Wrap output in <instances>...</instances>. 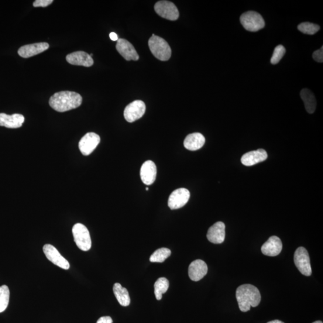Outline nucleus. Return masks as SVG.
<instances>
[{
    "label": "nucleus",
    "mask_w": 323,
    "mask_h": 323,
    "mask_svg": "<svg viewBox=\"0 0 323 323\" xmlns=\"http://www.w3.org/2000/svg\"><path fill=\"white\" fill-rule=\"evenodd\" d=\"M82 96L78 93L71 91H61L56 93L49 99V105L55 111L65 112L80 106Z\"/></svg>",
    "instance_id": "nucleus-1"
},
{
    "label": "nucleus",
    "mask_w": 323,
    "mask_h": 323,
    "mask_svg": "<svg viewBox=\"0 0 323 323\" xmlns=\"http://www.w3.org/2000/svg\"><path fill=\"white\" fill-rule=\"evenodd\" d=\"M236 298L240 310L246 312L251 307H256L261 301L260 291L252 284H244L236 289Z\"/></svg>",
    "instance_id": "nucleus-2"
},
{
    "label": "nucleus",
    "mask_w": 323,
    "mask_h": 323,
    "mask_svg": "<svg viewBox=\"0 0 323 323\" xmlns=\"http://www.w3.org/2000/svg\"><path fill=\"white\" fill-rule=\"evenodd\" d=\"M149 46L151 52L157 59L162 61H167L171 57V47L163 38L154 36L150 37L149 40Z\"/></svg>",
    "instance_id": "nucleus-3"
},
{
    "label": "nucleus",
    "mask_w": 323,
    "mask_h": 323,
    "mask_svg": "<svg viewBox=\"0 0 323 323\" xmlns=\"http://www.w3.org/2000/svg\"><path fill=\"white\" fill-rule=\"evenodd\" d=\"M74 240L79 249L87 252L91 248L92 240L88 228L82 223L74 225L73 229Z\"/></svg>",
    "instance_id": "nucleus-4"
},
{
    "label": "nucleus",
    "mask_w": 323,
    "mask_h": 323,
    "mask_svg": "<svg viewBox=\"0 0 323 323\" xmlns=\"http://www.w3.org/2000/svg\"><path fill=\"white\" fill-rule=\"evenodd\" d=\"M240 21L244 28L250 32H258L265 25L263 17L254 11L243 13L240 17Z\"/></svg>",
    "instance_id": "nucleus-5"
},
{
    "label": "nucleus",
    "mask_w": 323,
    "mask_h": 323,
    "mask_svg": "<svg viewBox=\"0 0 323 323\" xmlns=\"http://www.w3.org/2000/svg\"><path fill=\"white\" fill-rule=\"evenodd\" d=\"M294 262L295 266L302 274L305 276H310L312 269L308 251L304 247H299L294 253Z\"/></svg>",
    "instance_id": "nucleus-6"
},
{
    "label": "nucleus",
    "mask_w": 323,
    "mask_h": 323,
    "mask_svg": "<svg viewBox=\"0 0 323 323\" xmlns=\"http://www.w3.org/2000/svg\"><path fill=\"white\" fill-rule=\"evenodd\" d=\"M154 10L162 18L176 20L179 18V12L173 3L168 1H160L154 5Z\"/></svg>",
    "instance_id": "nucleus-7"
},
{
    "label": "nucleus",
    "mask_w": 323,
    "mask_h": 323,
    "mask_svg": "<svg viewBox=\"0 0 323 323\" xmlns=\"http://www.w3.org/2000/svg\"><path fill=\"white\" fill-rule=\"evenodd\" d=\"M146 104L143 101L136 100L126 106L124 117L127 122L132 123L142 118L146 112Z\"/></svg>",
    "instance_id": "nucleus-8"
},
{
    "label": "nucleus",
    "mask_w": 323,
    "mask_h": 323,
    "mask_svg": "<svg viewBox=\"0 0 323 323\" xmlns=\"http://www.w3.org/2000/svg\"><path fill=\"white\" fill-rule=\"evenodd\" d=\"M100 137L94 132L86 134L78 143L79 149L84 156L91 154L100 143Z\"/></svg>",
    "instance_id": "nucleus-9"
},
{
    "label": "nucleus",
    "mask_w": 323,
    "mask_h": 323,
    "mask_svg": "<svg viewBox=\"0 0 323 323\" xmlns=\"http://www.w3.org/2000/svg\"><path fill=\"white\" fill-rule=\"evenodd\" d=\"M190 197V192L186 189H178L170 195L168 199V207L171 209L181 208L187 203Z\"/></svg>",
    "instance_id": "nucleus-10"
},
{
    "label": "nucleus",
    "mask_w": 323,
    "mask_h": 323,
    "mask_svg": "<svg viewBox=\"0 0 323 323\" xmlns=\"http://www.w3.org/2000/svg\"><path fill=\"white\" fill-rule=\"evenodd\" d=\"M43 250L47 259L51 263L62 269L65 270L69 269L70 267L69 262L61 255L56 247L50 245H46L44 246Z\"/></svg>",
    "instance_id": "nucleus-11"
},
{
    "label": "nucleus",
    "mask_w": 323,
    "mask_h": 323,
    "mask_svg": "<svg viewBox=\"0 0 323 323\" xmlns=\"http://www.w3.org/2000/svg\"><path fill=\"white\" fill-rule=\"evenodd\" d=\"M116 49L121 56L126 61H138L139 54L137 53L135 47L128 40L119 39L117 41Z\"/></svg>",
    "instance_id": "nucleus-12"
},
{
    "label": "nucleus",
    "mask_w": 323,
    "mask_h": 323,
    "mask_svg": "<svg viewBox=\"0 0 323 323\" xmlns=\"http://www.w3.org/2000/svg\"><path fill=\"white\" fill-rule=\"evenodd\" d=\"M66 60L71 65L86 67H90L94 63V60L90 55L84 51H74L73 53L68 54L66 57Z\"/></svg>",
    "instance_id": "nucleus-13"
},
{
    "label": "nucleus",
    "mask_w": 323,
    "mask_h": 323,
    "mask_svg": "<svg viewBox=\"0 0 323 323\" xmlns=\"http://www.w3.org/2000/svg\"><path fill=\"white\" fill-rule=\"evenodd\" d=\"M208 272V266L204 261L198 259L192 262L189 267V276L191 280L198 281L203 278Z\"/></svg>",
    "instance_id": "nucleus-14"
},
{
    "label": "nucleus",
    "mask_w": 323,
    "mask_h": 323,
    "mask_svg": "<svg viewBox=\"0 0 323 323\" xmlns=\"http://www.w3.org/2000/svg\"><path fill=\"white\" fill-rule=\"evenodd\" d=\"M157 168L152 160H147L142 165L140 170V177L146 185L152 184L156 180Z\"/></svg>",
    "instance_id": "nucleus-15"
},
{
    "label": "nucleus",
    "mask_w": 323,
    "mask_h": 323,
    "mask_svg": "<svg viewBox=\"0 0 323 323\" xmlns=\"http://www.w3.org/2000/svg\"><path fill=\"white\" fill-rule=\"evenodd\" d=\"M49 47V44L45 42L27 44L20 47L18 52L20 57L29 58L43 52Z\"/></svg>",
    "instance_id": "nucleus-16"
},
{
    "label": "nucleus",
    "mask_w": 323,
    "mask_h": 323,
    "mask_svg": "<svg viewBox=\"0 0 323 323\" xmlns=\"http://www.w3.org/2000/svg\"><path fill=\"white\" fill-rule=\"evenodd\" d=\"M207 239L209 242L216 245L222 244L225 239V225L222 222L214 223L209 228Z\"/></svg>",
    "instance_id": "nucleus-17"
},
{
    "label": "nucleus",
    "mask_w": 323,
    "mask_h": 323,
    "mask_svg": "<svg viewBox=\"0 0 323 323\" xmlns=\"http://www.w3.org/2000/svg\"><path fill=\"white\" fill-rule=\"evenodd\" d=\"M282 249L283 244L281 239L278 236H273L263 244L261 250L264 255L274 257L280 254Z\"/></svg>",
    "instance_id": "nucleus-18"
},
{
    "label": "nucleus",
    "mask_w": 323,
    "mask_h": 323,
    "mask_svg": "<svg viewBox=\"0 0 323 323\" xmlns=\"http://www.w3.org/2000/svg\"><path fill=\"white\" fill-rule=\"evenodd\" d=\"M267 158V154L263 149H258L247 153L242 156L241 163L247 167L253 166L262 163Z\"/></svg>",
    "instance_id": "nucleus-19"
},
{
    "label": "nucleus",
    "mask_w": 323,
    "mask_h": 323,
    "mask_svg": "<svg viewBox=\"0 0 323 323\" xmlns=\"http://www.w3.org/2000/svg\"><path fill=\"white\" fill-rule=\"evenodd\" d=\"M25 121V118L20 114L8 115L5 113H0V126L6 128L16 129L21 127Z\"/></svg>",
    "instance_id": "nucleus-20"
},
{
    "label": "nucleus",
    "mask_w": 323,
    "mask_h": 323,
    "mask_svg": "<svg viewBox=\"0 0 323 323\" xmlns=\"http://www.w3.org/2000/svg\"><path fill=\"white\" fill-rule=\"evenodd\" d=\"M205 139L201 133L195 132L188 135L184 141V146L185 149L195 151L201 149L204 145Z\"/></svg>",
    "instance_id": "nucleus-21"
},
{
    "label": "nucleus",
    "mask_w": 323,
    "mask_h": 323,
    "mask_svg": "<svg viewBox=\"0 0 323 323\" xmlns=\"http://www.w3.org/2000/svg\"><path fill=\"white\" fill-rule=\"evenodd\" d=\"M300 95L302 100L304 102L306 111L309 114L314 113L316 109V106H317V101H316L313 93L309 90L308 89L305 88L302 89Z\"/></svg>",
    "instance_id": "nucleus-22"
},
{
    "label": "nucleus",
    "mask_w": 323,
    "mask_h": 323,
    "mask_svg": "<svg viewBox=\"0 0 323 323\" xmlns=\"http://www.w3.org/2000/svg\"><path fill=\"white\" fill-rule=\"evenodd\" d=\"M113 292L120 305L128 307L130 305V300L128 291L119 283H115L113 286Z\"/></svg>",
    "instance_id": "nucleus-23"
},
{
    "label": "nucleus",
    "mask_w": 323,
    "mask_h": 323,
    "mask_svg": "<svg viewBox=\"0 0 323 323\" xmlns=\"http://www.w3.org/2000/svg\"><path fill=\"white\" fill-rule=\"evenodd\" d=\"M170 283L167 278L164 277L159 278L154 283V294L156 300L160 301L163 298V295L166 293L168 288H169Z\"/></svg>",
    "instance_id": "nucleus-24"
},
{
    "label": "nucleus",
    "mask_w": 323,
    "mask_h": 323,
    "mask_svg": "<svg viewBox=\"0 0 323 323\" xmlns=\"http://www.w3.org/2000/svg\"><path fill=\"white\" fill-rule=\"evenodd\" d=\"M171 252L167 248H160L155 251L150 257V261L153 263H163L171 256Z\"/></svg>",
    "instance_id": "nucleus-25"
},
{
    "label": "nucleus",
    "mask_w": 323,
    "mask_h": 323,
    "mask_svg": "<svg viewBox=\"0 0 323 323\" xmlns=\"http://www.w3.org/2000/svg\"><path fill=\"white\" fill-rule=\"evenodd\" d=\"M10 298V291L8 286L4 285L0 287V313L8 308Z\"/></svg>",
    "instance_id": "nucleus-26"
},
{
    "label": "nucleus",
    "mask_w": 323,
    "mask_h": 323,
    "mask_svg": "<svg viewBox=\"0 0 323 323\" xmlns=\"http://www.w3.org/2000/svg\"><path fill=\"white\" fill-rule=\"evenodd\" d=\"M298 29L302 33L308 34V35H313L318 32L320 29V26L314 23L304 22L299 25Z\"/></svg>",
    "instance_id": "nucleus-27"
},
{
    "label": "nucleus",
    "mask_w": 323,
    "mask_h": 323,
    "mask_svg": "<svg viewBox=\"0 0 323 323\" xmlns=\"http://www.w3.org/2000/svg\"><path fill=\"white\" fill-rule=\"evenodd\" d=\"M286 53V49L283 46L278 45L275 48L272 58H271V63L273 65H276L279 63L282 58Z\"/></svg>",
    "instance_id": "nucleus-28"
},
{
    "label": "nucleus",
    "mask_w": 323,
    "mask_h": 323,
    "mask_svg": "<svg viewBox=\"0 0 323 323\" xmlns=\"http://www.w3.org/2000/svg\"><path fill=\"white\" fill-rule=\"evenodd\" d=\"M53 2V0H36L33 3V6L35 7V8H39V7L46 8V7L49 6Z\"/></svg>",
    "instance_id": "nucleus-29"
},
{
    "label": "nucleus",
    "mask_w": 323,
    "mask_h": 323,
    "mask_svg": "<svg viewBox=\"0 0 323 323\" xmlns=\"http://www.w3.org/2000/svg\"><path fill=\"white\" fill-rule=\"evenodd\" d=\"M312 57H313L314 60L315 61L318 62V63H322L323 62V47H321V49H319L318 50H316L312 55Z\"/></svg>",
    "instance_id": "nucleus-30"
},
{
    "label": "nucleus",
    "mask_w": 323,
    "mask_h": 323,
    "mask_svg": "<svg viewBox=\"0 0 323 323\" xmlns=\"http://www.w3.org/2000/svg\"><path fill=\"white\" fill-rule=\"evenodd\" d=\"M97 323H113V319L109 316H105V317L99 318Z\"/></svg>",
    "instance_id": "nucleus-31"
},
{
    "label": "nucleus",
    "mask_w": 323,
    "mask_h": 323,
    "mask_svg": "<svg viewBox=\"0 0 323 323\" xmlns=\"http://www.w3.org/2000/svg\"><path fill=\"white\" fill-rule=\"evenodd\" d=\"M110 38L112 41H118L119 40L118 36L115 33H111L110 34Z\"/></svg>",
    "instance_id": "nucleus-32"
},
{
    "label": "nucleus",
    "mask_w": 323,
    "mask_h": 323,
    "mask_svg": "<svg viewBox=\"0 0 323 323\" xmlns=\"http://www.w3.org/2000/svg\"><path fill=\"white\" fill-rule=\"evenodd\" d=\"M267 323H284V322L280 320H278V319H275V320L271 321Z\"/></svg>",
    "instance_id": "nucleus-33"
},
{
    "label": "nucleus",
    "mask_w": 323,
    "mask_h": 323,
    "mask_svg": "<svg viewBox=\"0 0 323 323\" xmlns=\"http://www.w3.org/2000/svg\"><path fill=\"white\" fill-rule=\"evenodd\" d=\"M313 323H322V322L321 321H316Z\"/></svg>",
    "instance_id": "nucleus-34"
},
{
    "label": "nucleus",
    "mask_w": 323,
    "mask_h": 323,
    "mask_svg": "<svg viewBox=\"0 0 323 323\" xmlns=\"http://www.w3.org/2000/svg\"><path fill=\"white\" fill-rule=\"evenodd\" d=\"M146 190L147 191H149V187H146Z\"/></svg>",
    "instance_id": "nucleus-35"
},
{
    "label": "nucleus",
    "mask_w": 323,
    "mask_h": 323,
    "mask_svg": "<svg viewBox=\"0 0 323 323\" xmlns=\"http://www.w3.org/2000/svg\"><path fill=\"white\" fill-rule=\"evenodd\" d=\"M155 36V35H154V34H152V36Z\"/></svg>",
    "instance_id": "nucleus-36"
}]
</instances>
